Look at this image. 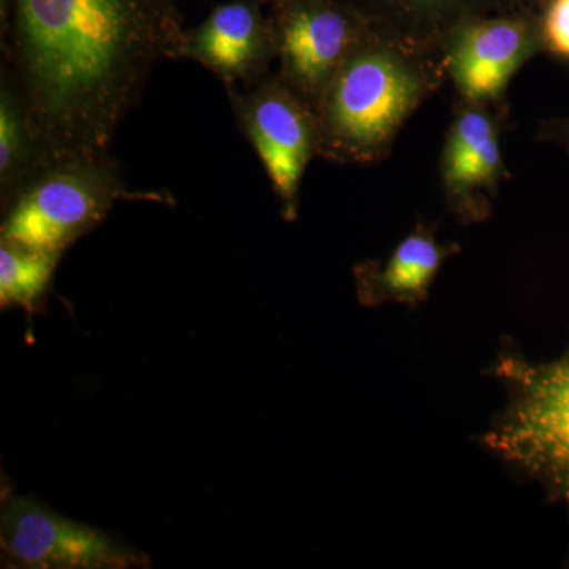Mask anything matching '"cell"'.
Masks as SVG:
<instances>
[{"instance_id":"6da1fadb","label":"cell","mask_w":569,"mask_h":569,"mask_svg":"<svg viewBox=\"0 0 569 569\" xmlns=\"http://www.w3.org/2000/svg\"><path fill=\"white\" fill-rule=\"evenodd\" d=\"M174 52L140 0H17L13 61L40 167L102 156L153 63Z\"/></svg>"},{"instance_id":"7a4b0ae2","label":"cell","mask_w":569,"mask_h":569,"mask_svg":"<svg viewBox=\"0 0 569 569\" xmlns=\"http://www.w3.org/2000/svg\"><path fill=\"white\" fill-rule=\"evenodd\" d=\"M102 156L51 164L26 182L10 198L2 241L62 253L93 230L126 194L121 179Z\"/></svg>"},{"instance_id":"4fadbf2b","label":"cell","mask_w":569,"mask_h":569,"mask_svg":"<svg viewBox=\"0 0 569 569\" xmlns=\"http://www.w3.org/2000/svg\"><path fill=\"white\" fill-rule=\"evenodd\" d=\"M440 260V250L430 239L410 236L392 253L381 282L392 293L417 298L426 293Z\"/></svg>"},{"instance_id":"52a82bcc","label":"cell","mask_w":569,"mask_h":569,"mask_svg":"<svg viewBox=\"0 0 569 569\" xmlns=\"http://www.w3.org/2000/svg\"><path fill=\"white\" fill-rule=\"evenodd\" d=\"M529 39L518 22L493 21L468 29L455 52L456 80L470 99H489L507 84L526 56Z\"/></svg>"},{"instance_id":"8fae6325","label":"cell","mask_w":569,"mask_h":569,"mask_svg":"<svg viewBox=\"0 0 569 569\" xmlns=\"http://www.w3.org/2000/svg\"><path fill=\"white\" fill-rule=\"evenodd\" d=\"M500 164L492 126L481 112H467L452 130L447 157V178L452 186L470 187L489 181Z\"/></svg>"},{"instance_id":"8992f818","label":"cell","mask_w":569,"mask_h":569,"mask_svg":"<svg viewBox=\"0 0 569 569\" xmlns=\"http://www.w3.org/2000/svg\"><path fill=\"white\" fill-rule=\"evenodd\" d=\"M242 119L269 179L293 217L296 193L310 149L313 132L305 111L276 89H263L242 102Z\"/></svg>"},{"instance_id":"3957f363","label":"cell","mask_w":569,"mask_h":569,"mask_svg":"<svg viewBox=\"0 0 569 569\" xmlns=\"http://www.w3.org/2000/svg\"><path fill=\"white\" fill-rule=\"evenodd\" d=\"M3 567L26 569L148 568L149 557L107 531L3 489L0 515Z\"/></svg>"},{"instance_id":"5b68a950","label":"cell","mask_w":569,"mask_h":569,"mask_svg":"<svg viewBox=\"0 0 569 569\" xmlns=\"http://www.w3.org/2000/svg\"><path fill=\"white\" fill-rule=\"evenodd\" d=\"M519 373L518 406L493 445L545 475L569 500V361Z\"/></svg>"},{"instance_id":"9c48e42d","label":"cell","mask_w":569,"mask_h":569,"mask_svg":"<svg viewBox=\"0 0 569 569\" xmlns=\"http://www.w3.org/2000/svg\"><path fill=\"white\" fill-rule=\"evenodd\" d=\"M350 28L346 18L331 10L299 11L288 20L280 37L287 69L302 84H323L346 56Z\"/></svg>"},{"instance_id":"5bb4252c","label":"cell","mask_w":569,"mask_h":569,"mask_svg":"<svg viewBox=\"0 0 569 569\" xmlns=\"http://www.w3.org/2000/svg\"><path fill=\"white\" fill-rule=\"evenodd\" d=\"M545 31L550 48L569 58V0H553L546 14Z\"/></svg>"},{"instance_id":"7c38bea8","label":"cell","mask_w":569,"mask_h":569,"mask_svg":"<svg viewBox=\"0 0 569 569\" xmlns=\"http://www.w3.org/2000/svg\"><path fill=\"white\" fill-rule=\"evenodd\" d=\"M33 167H40L39 149L21 97L10 88L0 99V181L2 192L20 190Z\"/></svg>"},{"instance_id":"277c9868","label":"cell","mask_w":569,"mask_h":569,"mask_svg":"<svg viewBox=\"0 0 569 569\" xmlns=\"http://www.w3.org/2000/svg\"><path fill=\"white\" fill-rule=\"evenodd\" d=\"M418 81L395 59L369 52L351 59L329 93V130L347 148L385 140L418 97Z\"/></svg>"},{"instance_id":"ba28073f","label":"cell","mask_w":569,"mask_h":569,"mask_svg":"<svg viewBox=\"0 0 569 569\" xmlns=\"http://www.w3.org/2000/svg\"><path fill=\"white\" fill-rule=\"evenodd\" d=\"M182 52L224 80H241L253 73L264 58L260 21L244 3L220 7L192 41L183 44Z\"/></svg>"},{"instance_id":"30bf717a","label":"cell","mask_w":569,"mask_h":569,"mask_svg":"<svg viewBox=\"0 0 569 569\" xmlns=\"http://www.w3.org/2000/svg\"><path fill=\"white\" fill-rule=\"evenodd\" d=\"M61 252L33 250L2 241L0 246V306L20 307L36 316L43 307Z\"/></svg>"}]
</instances>
